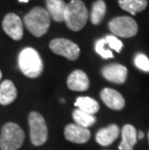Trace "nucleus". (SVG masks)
<instances>
[{"mask_svg": "<svg viewBox=\"0 0 149 150\" xmlns=\"http://www.w3.org/2000/svg\"><path fill=\"white\" fill-rule=\"evenodd\" d=\"M18 67L24 76L36 79L43 73L44 64L39 52L33 47H25L18 54Z\"/></svg>", "mask_w": 149, "mask_h": 150, "instance_id": "nucleus-1", "label": "nucleus"}, {"mask_svg": "<svg viewBox=\"0 0 149 150\" xmlns=\"http://www.w3.org/2000/svg\"><path fill=\"white\" fill-rule=\"evenodd\" d=\"M88 20V11L81 0H72L65 9L64 21L70 30L80 31L85 26Z\"/></svg>", "mask_w": 149, "mask_h": 150, "instance_id": "nucleus-2", "label": "nucleus"}, {"mask_svg": "<svg viewBox=\"0 0 149 150\" xmlns=\"http://www.w3.org/2000/svg\"><path fill=\"white\" fill-rule=\"evenodd\" d=\"M23 21L29 32L35 37H42L47 32L50 25L49 13L42 7H35L24 16Z\"/></svg>", "mask_w": 149, "mask_h": 150, "instance_id": "nucleus-3", "label": "nucleus"}, {"mask_svg": "<svg viewBox=\"0 0 149 150\" xmlns=\"http://www.w3.org/2000/svg\"><path fill=\"white\" fill-rule=\"evenodd\" d=\"M25 134L17 123L8 122L2 127L0 134V149L18 150L23 144Z\"/></svg>", "mask_w": 149, "mask_h": 150, "instance_id": "nucleus-4", "label": "nucleus"}, {"mask_svg": "<svg viewBox=\"0 0 149 150\" xmlns=\"http://www.w3.org/2000/svg\"><path fill=\"white\" fill-rule=\"evenodd\" d=\"M30 140L35 146L43 145L47 140V126L45 118L38 111H31L28 115Z\"/></svg>", "mask_w": 149, "mask_h": 150, "instance_id": "nucleus-5", "label": "nucleus"}, {"mask_svg": "<svg viewBox=\"0 0 149 150\" xmlns=\"http://www.w3.org/2000/svg\"><path fill=\"white\" fill-rule=\"evenodd\" d=\"M109 28L118 37L131 38L138 33V23L131 17H117L109 22Z\"/></svg>", "mask_w": 149, "mask_h": 150, "instance_id": "nucleus-6", "label": "nucleus"}, {"mask_svg": "<svg viewBox=\"0 0 149 150\" xmlns=\"http://www.w3.org/2000/svg\"><path fill=\"white\" fill-rule=\"evenodd\" d=\"M49 49L53 53L64 56L72 61L77 60L81 53L80 47L77 44L64 38H56L52 40L49 43Z\"/></svg>", "mask_w": 149, "mask_h": 150, "instance_id": "nucleus-7", "label": "nucleus"}, {"mask_svg": "<svg viewBox=\"0 0 149 150\" xmlns=\"http://www.w3.org/2000/svg\"><path fill=\"white\" fill-rule=\"evenodd\" d=\"M2 28L4 32L15 41H20L23 36V21L18 15L9 13L4 17L2 21Z\"/></svg>", "mask_w": 149, "mask_h": 150, "instance_id": "nucleus-8", "label": "nucleus"}, {"mask_svg": "<svg viewBox=\"0 0 149 150\" xmlns=\"http://www.w3.org/2000/svg\"><path fill=\"white\" fill-rule=\"evenodd\" d=\"M128 70L125 66H123L118 63H112V64L106 65L102 69V75L107 81L116 84L124 83Z\"/></svg>", "mask_w": 149, "mask_h": 150, "instance_id": "nucleus-9", "label": "nucleus"}, {"mask_svg": "<svg viewBox=\"0 0 149 150\" xmlns=\"http://www.w3.org/2000/svg\"><path fill=\"white\" fill-rule=\"evenodd\" d=\"M64 137L73 143L82 144L90 139L91 133L87 128H83L77 124H68L64 129Z\"/></svg>", "mask_w": 149, "mask_h": 150, "instance_id": "nucleus-10", "label": "nucleus"}, {"mask_svg": "<svg viewBox=\"0 0 149 150\" xmlns=\"http://www.w3.org/2000/svg\"><path fill=\"white\" fill-rule=\"evenodd\" d=\"M67 86L70 90L73 91H86L89 88V79L83 71L75 70L68 76Z\"/></svg>", "mask_w": 149, "mask_h": 150, "instance_id": "nucleus-11", "label": "nucleus"}, {"mask_svg": "<svg viewBox=\"0 0 149 150\" xmlns=\"http://www.w3.org/2000/svg\"><path fill=\"white\" fill-rule=\"evenodd\" d=\"M101 98L105 105L114 110H122L125 106V100L118 91L112 88H104L101 91Z\"/></svg>", "mask_w": 149, "mask_h": 150, "instance_id": "nucleus-12", "label": "nucleus"}, {"mask_svg": "<svg viewBox=\"0 0 149 150\" xmlns=\"http://www.w3.org/2000/svg\"><path fill=\"white\" fill-rule=\"evenodd\" d=\"M120 130L119 127L116 124L105 127L103 129H100L96 134V142L102 146H109L114 142L119 137Z\"/></svg>", "mask_w": 149, "mask_h": 150, "instance_id": "nucleus-13", "label": "nucleus"}, {"mask_svg": "<svg viewBox=\"0 0 149 150\" xmlns=\"http://www.w3.org/2000/svg\"><path fill=\"white\" fill-rule=\"evenodd\" d=\"M137 130L133 125L126 124L121 131V142L119 150H133L137 143Z\"/></svg>", "mask_w": 149, "mask_h": 150, "instance_id": "nucleus-14", "label": "nucleus"}, {"mask_svg": "<svg viewBox=\"0 0 149 150\" xmlns=\"http://www.w3.org/2000/svg\"><path fill=\"white\" fill-rule=\"evenodd\" d=\"M17 88L12 81L5 79L0 83V105L8 106L17 99Z\"/></svg>", "mask_w": 149, "mask_h": 150, "instance_id": "nucleus-15", "label": "nucleus"}, {"mask_svg": "<svg viewBox=\"0 0 149 150\" xmlns=\"http://www.w3.org/2000/svg\"><path fill=\"white\" fill-rule=\"evenodd\" d=\"M47 11L53 21L61 22L64 21V14L67 4L64 0H46Z\"/></svg>", "mask_w": 149, "mask_h": 150, "instance_id": "nucleus-16", "label": "nucleus"}, {"mask_svg": "<svg viewBox=\"0 0 149 150\" xmlns=\"http://www.w3.org/2000/svg\"><path fill=\"white\" fill-rule=\"evenodd\" d=\"M75 106L77 107L78 110H81L82 111L86 113H89L94 115L95 113L98 112L100 110V105L99 103L92 99L90 97H78L76 100Z\"/></svg>", "mask_w": 149, "mask_h": 150, "instance_id": "nucleus-17", "label": "nucleus"}, {"mask_svg": "<svg viewBox=\"0 0 149 150\" xmlns=\"http://www.w3.org/2000/svg\"><path fill=\"white\" fill-rule=\"evenodd\" d=\"M147 0H118L120 8L135 16L147 7Z\"/></svg>", "mask_w": 149, "mask_h": 150, "instance_id": "nucleus-18", "label": "nucleus"}, {"mask_svg": "<svg viewBox=\"0 0 149 150\" xmlns=\"http://www.w3.org/2000/svg\"><path fill=\"white\" fill-rule=\"evenodd\" d=\"M107 12V5L104 0H97L92 5V10L90 15L91 22L94 25H98L101 23Z\"/></svg>", "mask_w": 149, "mask_h": 150, "instance_id": "nucleus-19", "label": "nucleus"}, {"mask_svg": "<svg viewBox=\"0 0 149 150\" xmlns=\"http://www.w3.org/2000/svg\"><path fill=\"white\" fill-rule=\"evenodd\" d=\"M72 116L75 121V124L83 127V128H88L96 122V118L94 115L84 112V111L78 110V108L73 111Z\"/></svg>", "mask_w": 149, "mask_h": 150, "instance_id": "nucleus-20", "label": "nucleus"}, {"mask_svg": "<svg viewBox=\"0 0 149 150\" xmlns=\"http://www.w3.org/2000/svg\"><path fill=\"white\" fill-rule=\"evenodd\" d=\"M107 42H106V39H100L98 40L96 44H95V50L96 52L101 55L105 59H107V58H113V53L112 52V50L107 49Z\"/></svg>", "mask_w": 149, "mask_h": 150, "instance_id": "nucleus-21", "label": "nucleus"}, {"mask_svg": "<svg viewBox=\"0 0 149 150\" xmlns=\"http://www.w3.org/2000/svg\"><path fill=\"white\" fill-rule=\"evenodd\" d=\"M135 65L141 71L149 72V58L143 53H138L136 55Z\"/></svg>", "mask_w": 149, "mask_h": 150, "instance_id": "nucleus-22", "label": "nucleus"}, {"mask_svg": "<svg viewBox=\"0 0 149 150\" xmlns=\"http://www.w3.org/2000/svg\"><path fill=\"white\" fill-rule=\"evenodd\" d=\"M105 39H106L107 45L109 46V47L116 50L117 52H121V50L123 47V44L118 38L115 37V36H112V35H107V36H106Z\"/></svg>", "mask_w": 149, "mask_h": 150, "instance_id": "nucleus-23", "label": "nucleus"}, {"mask_svg": "<svg viewBox=\"0 0 149 150\" xmlns=\"http://www.w3.org/2000/svg\"><path fill=\"white\" fill-rule=\"evenodd\" d=\"M144 137V134H143V132H138V133H137V139H141L142 138Z\"/></svg>", "mask_w": 149, "mask_h": 150, "instance_id": "nucleus-24", "label": "nucleus"}, {"mask_svg": "<svg viewBox=\"0 0 149 150\" xmlns=\"http://www.w3.org/2000/svg\"><path fill=\"white\" fill-rule=\"evenodd\" d=\"M18 1L21 2V3H27L28 1H29V0H18Z\"/></svg>", "mask_w": 149, "mask_h": 150, "instance_id": "nucleus-25", "label": "nucleus"}, {"mask_svg": "<svg viewBox=\"0 0 149 150\" xmlns=\"http://www.w3.org/2000/svg\"><path fill=\"white\" fill-rule=\"evenodd\" d=\"M1 78H2V72L0 71V79H1Z\"/></svg>", "mask_w": 149, "mask_h": 150, "instance_id": "nucleus-26", "label": "nucleus"}, {"mask_svg": "<svg viewBox=\"0 0 149 150\" xmlns=\"http://www.w3.org/2000/svg\"><path fill=\"white\" fill-rule=\"evenodd\" d=\"M148 140H149V133H148Z\"/></svg>", "mask_w": 149, "mask_h": 150, "instance_id": "nucleus-27", "label": "nucleus"}]
</instances>
